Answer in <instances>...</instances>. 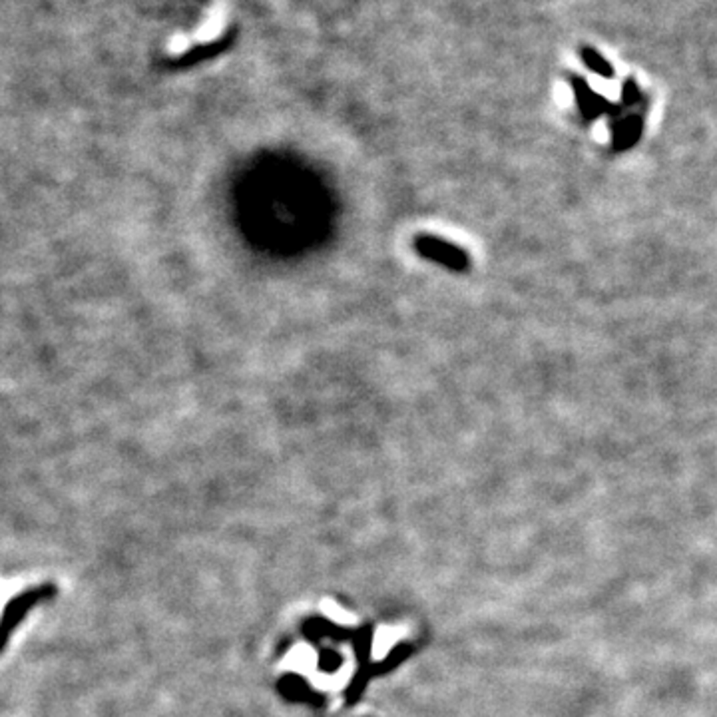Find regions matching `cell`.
I'll return each instance as SVG.
<instances>
[{"instance_id": "2", "label": "cell", "mask_w": 717, "mask_h": 717, "mask_svg": "<svg viewBox=\"0 0 717 717\" xmlns=\"http://www.w3.org/2000/svg\"><path fill=\"white\" fill-rule=\"evenodd\" d=\"M642 134V120L635 116H628L614 126V148L615 150H628L637 142Z\"/></svg>"}, {"instance_id": "1", "label": "cell", "mask_w": 717, "mask_h": 717, "mask_svg": "<svg viewBox=\"0 0 717 717\" xmlns=\"http://www.w3.org/2000/svg\"><path fill=\"white\" fill-rule=\"evenodd\" d=\"M414 251L423 257L429 259L432 263L447 267L454 273H462L471 267V257L462 247L454 246L451 242L438 237V235H430V233H421L414 237Z\"/></svg>"}, {"instance_id": "3", "label": "cell", "mask_w": 717, "mask_h": 717, "mask_svg": "<svg viewBox=\"0 0 717 717\" xmlns=\"http://www.w3.org/2000/svg\"><path fill=\"white\" fill-rule=\"evenodd\" d=\"M224 21H226V14H224V10L222 8H215L209 16H207V21L200 26V36L202 38H213L215 34H220L222 32V28H224Z\"/></svg>"}]
</instances>
